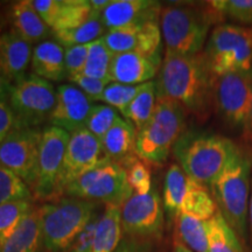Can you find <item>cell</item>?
Wrapping results in <instances>:
<instances>
[{
    "mask_svg": "<svg viewBox=\"0 0 252 252\" xmlns=\"http://www.w3.org/2000/svg\"><path fill=\"white\" fill-rule=\"evenodd\" d=\"M215 78L203 53L186 56L166 52L156 82L157 97L175 100L186 111L206 121L214 99Z\"/></svg>",
    "mask_w": 252,
    "mask_h": 252,
    "instance_id": "obj_1",
    "label": "cell"
},
{
    "mask_svg": "<svg viewBox=\"0 0 252 252\" xmlns=\"http://www.w3.org/2000/svg\"><path fill=\"white\" fill-rule=\"evenodd\" d=\"M222 15L206 2H173L161 7L160 30L166 52L196 55L202 52L208 33L223 21Z\"/></svg>",
    "mask_w": 252,
    "mask_h": 252,
    "instance_id": "obj_2",
    "label": "cell"
},
{
    "mask_svg": "<svg viewBox=\"0 0 252 252\" xmlns=\"http://www.w3.org/2000/svg\"><path fill=\"white\" fill-rule=\"evenodd\" d=\"M238 149L223 135L189 131L181 135L173 152L189 178L210 187Z\"/></svg>",
    "mask_w": 252,
    "mask_h": 252,
    "instance_id": "obj_3",
    "label": "cell"
},
{
    "mask_svg": "<svg viewBox=\"0 0 252 252\" xmlns=\"http://www.w3.org/2000/svg\"><path fill=\"white\" fill-rule=\"evenodd\" d=\"M251 167V154L238 149L209 187L220 213L242 238L247 231Z\"/></svg>",
    "mask_w": 252,
    "mask_h": 252,
    "instance_id": "obj_4",
    "label": "cell"
},
{
    "mask_svg": "<svg viewBox=\"0 0 252 252\" xmlns=\"http://www.w3.org/2000/svg\"><path fill=\"white\" fill-rule=\"evenodd\" d=\"M186 110L175 100L157 97L152 117L137 132L135 151L139 159L162 165L185 133Z\"/></svg>",
    "mask_w": 252,
    "mask_h": 252,
    "instance_id": "obj_5",
    "label": "cell"
},
{
    "mask_svg": "<svg viewBox=\"0 0 252 252\" xmlns=\"http://www.w3.org/2000/svg\"><path fill=\"white\" fill-rule=\"evenodd\" d=\"M97 210V204L81 198H59L37 209L42 244L47 252H64Z\"/></svg>",
    "mask_w": 252,
    "mask_h": 252,
    "instance_id": "obj_6",
    "label": "cell"
},
{
    "mask_svg": "<svg viewBox=\"0 0 252 252\" xmlns=\"http://www.w3.org/2000/svg\"><path fill=\"white\" fill-rule=\"evenodd\" d=\"M203 55L215 77L252 70V26L217 25L210 33Z\"/></svg>",
    "mask_w": 252,
    "mask_h": 252,
    "instance_id": "obj_7",
    "label": "cell"
},
{
    "mask_svg": "<svg viewBox=\"0 0 252 252\" xmlns=\"http://www.w3.org/2000/svg\"><path fill=\"white\" fill-rule=\"evenodd\" d=\"M63 194L91 202L97 201L122 207L133 195V190L124 167L105 157L96 168L69 185Z\"/></svg>",
    "mask_w": 252,
    "mask_h": 252,
    "instance_id": "obj_8",
    "label": "cell"
},
{
    "mask_svg": "<svg viewBox=\"0 0 252 252\" xmlns=\"http://www.w3.org/2000/svg\"><path fill=\"white\" fill-rule=\"evenodd\" d=\"M56 102V90L50 82L34 74L13 84L8 104L20 127H36L48 121Z\"/></svg>",
    "mask_w": 252,
    "mask_h": 252,
    "instance_id": "obj_9",
    "label": "cell"
},
{
    "mask_svg": "<svg viewBox=\"0 0 252 252\" xmlns=\"http://www.w3.org/2000/svg\"><path fill=\"white\" fill-rule=\"evenodd\" d=\"M42 131L37 127H18L0 144V163L15 173L33 191L37 179Z\"/></svg>",
    "mask_w": 252,
    "mask_h": 252,
    "instance_id": "obj_10",
    "label": "cell"
},
{
    "mask_svg": "<svg viewBox=\"0 0 252 252\" xmlns=\"http://www.w3.org/2000/svg\"><path fill=\"white\" fill-rule=\"evenodd\" d=\"M214 100L220 116L230 125H247L251 119L252 70L216 77Z\"/></svg>",
    "mask_w": 252,
    "mask_h": 252,
    "instance_id": "obj_11",
    "label": "cell"
},
{
    "mask_svg": "<svg viewBox=\"0 0 252 252\" xmlns=\"http://www.w3.org/2000/svg\"><path fill=\"white\" fill-rule=\"evenodd\" d=\"M70 133L55 126L42 131L37 179L33 191L40 200H59L58 186Z\"/></svg>",
    "mask_w": 252,
    "mask_h": 252,
    "instance_id": "obj_12",
    "label": "cell"
},
{
    "mask_svg": "<svg viewBox=\"0 0 252 252\" xmlns=\"http://www.w3.org/2000/svg\"><path fill=\"white\" fill-rule=\"evenodd\" d=\"M104 158L100 140L86 127L70 133L60 174L59 198L69 185L96 168Z\"/></svg>",
    "mask_w": 252,
    "mask_h": 252,
    "instance_id": "obj_13",
    "label": "cell"
},
{
    "mask_svg": "<svg viewBox=\"0 0 252 252\" xmlns=\"http://www.w3.org/2000/svg\"><path fill=\"white\" fill-rule=\"evenodd\" d=\"M122 229L133 237H152L162 231L163 210L156 189L150 193L133 194L121 208Z\"/></svg>",
    "mask_w": 252,
    "mask_h": 252,
    "instance_id": "obj_14",
    "label": "cell"
},
{
    "mask_svg": "<svg viewBox=\"0 0 252 252\" xmlns=\"http://www.w3.org/2000/svg\"><path fill=\"white\" fill-rule=\"evenodd\" d=\"M93 104L89 97L77 87L62 84L56 89V102L48 119L50 126L68 133L83 128Z\"/></svg>",
    "mask_w": 252,
    "mask_h": 252,
    "instance_id": "obj_15",
    "label": "cell"
},
{
    "mask_svg": "<svg viewBox=\"0 0 252 252\" xmlns=\"http://www.w3.org/2000/svg\"><path fill=\"white\" fill-rule=\"evenodd\" d=\"M162 6L151 0H111L100 14L105 30L158 21Z\"/></svg>",
    "mask_w": 252,
    "mask_h": 252,
    "instance_id": "obj_16",
    "label": "cell"
},
{
    "mask_svg": "<svg viewBox=\"0 0 252 252\" xmlns=\"http://www.w3.org/2000/svg\"><path fill=\"white\" fill-rule=\"evenodd\" d=\"M161 65L137 52L115 54L111 64V82L140 86L153 80Z\"/></svg>",
    "mask_w": 252,
    "mask_h": 252,
    "instance_id": "obj_17",
    "label": "cell"
},
{
    "mask_svg": "<svg viewBox=\"0 0 252 252\" xmlns=\"http://www.w3.org/2000/svg\"><path fill=\"white\" fill-rule=\"evenodd\" d=\"M32 55L30 42L11 31L0 34V71L13 84L26 76Z\"/></svg>",
    "mask_w": 252,
    "mask_h": 252,
    "instance_id": "obj_18",
    "label": "cell"
},
{
    "mask_svg": "<svg viewBox=\"0 0 252 252\" xmlns=\"http://www.w3.org/2000/svg\"><path fill=\"white\" fill-rule=\"evenodd\" d=\"M137 132V128L130 122L119 118L100 140L104 156L125 169L127 168L132 162L139 159L135 151Z\"/></svg>",
    "mask_w": 252,
    "mask_h": 252,
    "instance_id": "obj_19",
    "label": "cell"
},
{
    "mask_svg": "<svg viewBox=\"0 0 252 252\" xmlns=\"http://www.w3.org/2000/svg\"><path fill=\"white\" fill-rule=\"evenodd\" d=\"M7 23L11 32L31 45L45 40L52 31L34 8L32 0L12 2L7 11Z\"/></svg>",
    "mask_w": 252,
    "mask_h": 252,
    "instance_id": "obj_20",
    "label": "cell"
},
{
    "mask_svg": "<svg viewBox=\"0 0 252 252\" xmlns=\"http://www.w3.org/2000/svg\"><path fill=\"white\" fill-rule=\"evenodd\" d=\"M33 74L48 82L67 78L64 67V49L58 41H42L37 43L32 55Z\"/></svg>",
    "mask_w": 252,
    "mask_h": 252,
    "instance_id": "obj_21",
    "label": "cell"
},
{
    "mask_svg": "<svg viewBox=\"0 0 252 252\" xmlns=\"http://www.w3.org/2000/svg\"><path fill=\"white\" fill-rule=\"evenodd\" d=\"M121 208L115 204H106L100 214L94 231L93 252H116L122 239Z\"/></svg>",
    "mask_w": 252,
    "mask_h": 252,
    "instance_id": "obj_22",
    "label": "cell"
},
{
    "mask_svg": "<svg viewBox=\"0 0 252 252\" xmlns=\"http://www.w3.org/2000/svg\"><path fill=\"white\" fill-rule=\"evenodd\" d=\"M42 244L40 216L33 209L8 239L0 245V252H40Z\"/></svg>",
    "mask_w": 252,
    "mask_h": 252,
    "instance_id": "obj_23",
    "label": "cell"
},
{
    "mask_svg": "<svg viewBox=\"0 0 252 252\" xmlns=\"http://www.w3.org/2000/svg\"><path fill=\"white\" fill-rule=\"evenodd\" d=\"M217 204L206 186L189 178L187 193L182 202L180 214L200 220H209L216 215Z\"/></svg>",
    "mask_w": 252,
    "mask_h": 252,
    "instance_id": "obj_24",
    "label": "cell"
},
{
    "mask_svg": "<svg viewBox=\"0 0 252 252\" xmlns=\"http://www.w3.org/2000/svg\"><path fill=\"white\" fill-rule=\"evenodd\" d=\"M206 223L209 252H243L238 235L220 212Z\"/></svg>",
    "mask_w": 252,
    "mask_h": 252,
    "instance_id": "obj_25",
    "label": "cell"
},
{
    "mask_svg": "<svg viewBox=\"0 0 252 252\" xmlns=\"http://www.w3.org/2000/svg\"><path fill=\"white\" fill-rule=\"evenodd\" d=\"M157 104L156 82L151 81L144 83L139 94L135 96L130 105L122 113L127 122L137 128L141 130L146 123L152 117Z\"/></svg>",
    "mask_w": 252,
    "mask_h": 252,
    "instance_id": "obj_26",
    "label": "cell"
},
{
    "mask_svg": "<svg viewBox=\"0 0 252 252\" xmlns=\"http://www.w3.org/2000/svg\"><path fill=\"white\" fill-rule=\"evenodd\" d=\"M189 176L182 171L180 165H172L166 173L163 182V207L172 216H178L187 193Z\"/></svg>",
    "mask_w": 252,
    "mask_h": 252,
    "instance_id": "obj_27",
    "label": "cell"
},
{
    "mask_svg": "<svg viewBox=\"0 0 252 252\" xmlns=\"http://www.w3.org/2000/svg\"><path fill=\"white\" fill-rule=\"evenodd\" d=\"M105 27L100 20V14L94 13L89 20L82 24L81 26L72 30L56 32L55 39L61 46L71 47L78 45H89L94 41L100 39L105 33Z\"/></svg>",
    "mask_w": 252,
    "mask_h": 252,
    "instance_id": "obj_28",
    "label": "cell"
},
{
    "mask_svg": "<svg viewBox=\"0 0 252 252\" xmlns=\"http://www.w3.org/2000/svg\"><path fill=\"white\" fill-rule=\"evenodd\" d=\"M115 54L104 43L103 37L90 43L89 52L86 62V67L83 69L82 75L84 76L111 82L112 60Z\"/></svg>",
    "mask_w": 252,
    "mask_h": 252,
    "instance_id": "obj_29",
    "label": "cell"
},
{
    "mask_svg": "<svg viewBox=\"0 0 252 252\" xmlns=\"http://www.w3.org/2000/svg\"><path fill=\"white\" fill-rule=\"evenodd\" d=\"M176 217L182 243L194 252H209L207 220H200L185 214H179Z\"/></svg>",
    "mask_w": 252,
    "mask_h": 252,
    "instance_id": "obj_30",
    "label": "cell"
},
{
    "mask_svg": "<svg viewBox=\"0 0 252 252\" xmlns=\"http://www.w3.org/2000/svg\"><path fill=\"white\" fill-rule=\"evenodd\" d=\"M93 14L94 12L89 0H63L58 20L52 28L53 33L81 26L89 20Z\"/></svg>",
    "mask_w": 252,
    "mask_h": 252,
    "instance_id": "obj_31",
    "label": "cell"
},
{
    "mask_svg": "<svg viewBox=\"0 0 252 252\" xmlns=\"http://www.w3.org/2000/svg\"><path fill=\"white\" fill-rule=\"evenodd\" d=\"M32 210L31 201H13L0 204V245L13 235Z\"/></svg>",
    "mask_w": 252,
    "mask_h": 252,
    "instance_id": "obj_32",
    "label": "cell"
},
{
    "mask_svg": "<svg viewBox=\"0 0 252 252\" xmlns=\"http://www.w3.org/2000/svg\"><path fill=\"white\" fill-rule=\"evenodd\" d=\"M141 25H130L108 31L103 36L104 43L113 54L137 52L140 42Z\"/></svg>",
    "mask_w": 252,
    "mask_h": 252,
    "instance_id": "obj_33",
    "label": "cell"
},
{
    "mask_svg": "<svg viewBox=\"0 0 252 252\" xmlns=\"http://www.w3.org/2000/svg\"><path fill=\"white\" fill-rule=\"evenodd\" d=\"M32 190L19 176L0 163V204L31 201Z\"/></svg>",
    "mask_w": 252,
    "mask_h": 252,
    "instance_id": "obj_34",
    "label": "cell"
},
{
    "mask_svg": "<svg viewBox=\"0 0 252 252\" xmlns=\"http://www.w3.org/2000/svg\"><path fill=\"white\" fill-rule=\"evenodd\" d=\"M119 118L121 117H119L118 111L112 106L106 105V104L93 105L89 115H88L84 127L94 137L102 140L104 135L108 133V131Z\"/></svg>",
    "mask_w": 252,
    "mask_h": 252,
    "instance_id": "obj_35",
    "label": "cell"
},
{
    "mask_svg": "<svg viewBox=\"0 0 252 252\" xmlns=\"http://www.w3.org/2000/svg\"><path fill=\"white\" fill-rule=\"evenodd\" d=\"M141 87H143V84H140V86H126V84L112 82L105 88L100 100L105 103L106 105L112 106L117 111L123 113L125 109L130 105L132 100L135 98V96L139 94Z\"/></svg>",
    "mask_w": 252,
    "mask_h": 252,
    "instance_id": "obj_36",
    "label": "cell"
},
{
    "mask_svg": "<svg viewBox=\"0 0 252 252\" xmlns=\"http://www.w3.org/2000/svg\"><path fill=\"white\" fill-rule=\"evenodd\" d=\"M209 2L223 18L252 25V0H214Z\"/></svg>",
    "mask_w": 252,
    "mask_h": 252,
    "instance_id": "obj_37",
    "label": "cell"
},
{
    "mask_svg": "<svg viewBox=\"0 0 252 252\" xmlns=\"http://www.w3.org/2000/svg\"><path fill=\"white\" fill-rule=\"evenodd\" d=\"M126 173L133 194L144 195L152 190V176L146 162L137 159L126 168Z\"/></svg>",
    "mask_w": 252,
    "mask_h": 252,
    "instance_id": "obj_38",
    "label": "cell"
},
{
    "mask_svg": "<svg viewBox=\"0 0 252 252\" xmlns=\"http://www.w3.org/2000/svg\"><path fill=\"white\" fill-rule=\"evenodd\" d=\"M89 45H78L65 47L64 49V67L67 72V78L71 80L82 75L83 69L86 67V62L89 52Z\"/></svg>",
    "mask_w": 252,
    "mask_h": 252,
    "instance_id": "obj_39",
    "label": "cell"
},
{
    "mask_svg": "<svg viewBox=\"0 0 252 252\" xmlns=\"http://www.w3.org/2000/svg\"><path fill=\"white\" fill-rule=\"evenodd\" d=\"M69 81L72 82L81 91H83L90 100H100L104 90L108 87V84H110L108 81L96 80V78L84 76V75H78Z\"/></svg>",
    "mask_w": 252,
    "mask_h": 252,
    "instance_id": "obj_40",
    "label": "cell"
},
{
    "mask_svg": "<svg viewBox=\"0 0 252 252\" xmlns=\"http://www.w3.org/2000/svg\"><path fill=\"white\" fill-rule=\"evenodd\" d=\"M100 214L94 212L88 224L84 226V229L80 232L75 242L71 245V252H93L94 231H96L97 222H98Z\"/></svg>",
    "mask_w": 252,
    "mask_h": 252,
    "instance_id": "obj_41",
    "label": "cell"
},
{
    "mask_svg": "<svg viewBox=\"0 0 252 252\" xmlns=\"http://www.w3.org/2000/svg\"><path fill=\"white\" fill-rule=\"evenodd\" d=\"M32 1L41 19L52 30L59 18L63 0H32Z\"/></svg>",
    "mask_w": 252,
    "mask_h": 252,
    "instance_id": "obj_42",
    "label": "cell"
},
{
    "mask_svg": "<svg viewBox=\"0 0 252 252\" xmlns=\"http://www.w3.org/2000/svg\"><path fill=\"white\" fill-rule=\"evenodd\" d=\"M19 126L18 119L7 102H0V144Z\"/></svg>",
    "mask_w": 252,
    "mask_h": 252,
    "instance_id": "obj_43",
    "label": "cell"
},
{
    "mask_svg": "<svg viewBox=\"0 0 252 252\" xmlns=\"http://www.w3.org/2000/svg\"><path fill=\"white\" fill-rule=\"evenodd\" d=\"M13 83L0 71V102H7Z\"/></svg>",
    "mask_w": 252,
    "mask_h": 252,
    "instance_id": "obj_44",
    "label": "cell"
},
{
    "mask_svg": "<svg viewBox=\"0 0 252 252\" xmlns=\"http://www.w3.org/2000/svg\"><path fill=\"white\" fill-rule=\"evenodd\" d=\"M89 1L94 13L102 14V12L106 8L111 0H89Z\"/></svg>",
    "mask_w": 252,
    "mask_h": 252,
    "instance_id": "obj_45",
    "label": "cell"
},
{
    "mask_svg": "<svg viewBox=\"0 0 252 252\" xmlns=\"http://www.w3.org/2000/svg\"><path fill=\"white\" fill-rule=\"evenodd\" d=\"M116 252H140L139 247L133 242H127L124 241L123 243L119 244Z\"/></svg>",
    "mask_w": 252,
    "mask_h": 252,
    "instance_id": "obj_46",
    "label": "cell"
},
{
    "mask_svg": "<svg viewBox=\"0 0 252 252\" xmlns=\"http://www.w3.org/2000/svg\"><path fill=\"white\" fill-rule=\"evenodd\" d=\"M2 2H0V34H1V31L4 26L7 23V14L2 12Z\"/></svg>",
    "mask_w": 252,
    "mask_h": 252,
    "instance_id": "obj_47",
    "label": "cell"
},
{
    "mask_svg": "<svg viewBox=\"0 0 252 252\" xmlns=\"http://www.w3.org/2000/svg\"><path fill=\"white\" fill-rule=\"evenodd\" d=\"M174 252H193V251L189 250V249L186 247L184 243H181V242H176L174 247Z\"/></svg>",
    "mask_w": 252,
    "mask_h": 252,
    "instance_id": "obj_48",
    "label": "cell"
},
{
    "mask_svg": "<svg viewBox=\"0 0 252 252\" xmlns=\"http://www.w3.org/2000/svg\"><path fill=\"white\" fill-rule=\"evenodd\" d=\"M249 213H250V226H251V235H252V184H251V198H250V204H249Z\"/></svg>",
    "mask_w": 252,
    "mask_h": 252,
    "instance_id": "obj_49",
    "label": "cell"
},
{
    "mask_svg": "<svg viewBox=\"0 0 252 252\" xmlns=\"http://www.w3.org/2000/svg\"><path fill=\"white\" fill-rule=\"evenodd\" d=\"M250 122H251V126H252V109H251V119H250Z\"/></svg>",
    "mask_w": 252,
    "mask_h": 252,
    "instance_id": "obj_50",
    "label": "cell"
}]
</instances>
